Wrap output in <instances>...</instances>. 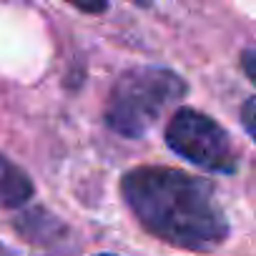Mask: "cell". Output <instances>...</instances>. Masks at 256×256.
<instances>
[{
	"label": "cell",
	"mask_w": 256,
	"mask_h": 256,
	"mask_svg": "<svg viewBox=\"0 0 256 256\" xmlns=\"http://www.w3.org/2000/svg\"><path fill=\"white\" fill-rule=\"evenodd\" d=\"M120 196L158 241L208 254L228 238V218L214 186L171 166H136L120 178Z\"/></svg>",
	"instance_id": "obj_1"
},
{
	"label": "cell",
	"mask_w": 256,
	"mask_h": 256,
	"mask_svg": "<svg viewBox=\"0 0 256 256\" xmlns=\"http://www.w3.org/2000/svg\"><path fill=\"white\" fill-rule=\"evenodd\" d=\"M188 83L166 66H134L123 70L106 100L103 120L123 138H144L168 106L186 98Z\"/></svg>",
	"instance_id": "obj_2"
},
{
	"label": "cell",
	"mask_w": 256,
	"mask_h": 256,
	"mask_svg": "<svg viewBox=\"0 0 256 256\" xmlns=\"http://www.w3.org/2000/svg\"><path fill=\"white\" fill-rule=\"evenodd\" d=\"M166 146L184 161L208 174H236L238 154L226 128L196 108H178L166 123Z\"/></svg>",
	"instance_id": "obj_3"
},
{
	"label": "cell",
	"mask_w": 256,
	"mask_h": 256,
	"mask_svg": "<svg viewBox=\"0 0 256 256\" xmlns=\"http://www.w3.org/2000/svg\"><path fill=\"white\" fill-rule=\"evenodd\" d=\"M36 188L30 176L0 154V208H18L33 198Z\"/></svg>",
	"instance_id": "obj_4"
},
{
	"label": "cell",
	"mask_w": 256,
	"mask_h": 256,
	"mask_svg": "<svg viewBox=\"0 0 256 256\" xmlns=\"http://www.w3.org/2000/svg\"><path fill=\"white\" fill-rule=\"evenodd\" d=\"M16 228L26 238H30V244H48V241L58 238L60 224H58V218H53L43 211H30L26 216H18Z\"/></svg>",
	"instance_id": "obj_5"
},
{
	"label": "cell",
	"mask_w": 256,
	"mask_h": 256,
	"mask_svg": "<svg viewBox=\"0 0 256 256\" xmlns=\"http://www.w3.org/2000/svg\"><path fill=\"white\" fill-rule=\"evenodd\" d=\"M241 126H244V131L256 141V98L244 100V106H241Z\"/></svg>",
	"instance_id": "obj_6"
},
{
	"label": "cell",
	"mask_w": 256,
	"mask_h": 256,
	"mask_svg": "<svg viewBox=\"0 0 256 256\" xmlns=\"http://www.w3.org/2000/svg\"><path fill=\"white\" fill-rule=\"evenodd\" d=\"M241 70H244L246 78L256 86V46L244 48V53H241Z\"/></svg>",
	"instance_id": "obj_7"
},
{
	"label": "cell",
	"mask_w": 256,
	"mask_h": 256,
	"mask_svg": "<svg viewBox=\"0 0 256 256\" xmlns=\"http://www.w3.org/2000/svg\"><path fill=\"white\" fill-rule=\"evenodd\" d=\"M76 10L80 13H88V16H100L108 10V3H93V6H76Z\"/></svg>",
	"instance_id": "obj_8"
},
{
	"label": "cell",
	"mask_w": 256,
	"mask_h": 256,
	"mask_svg": "<svg viewBox=\"0 0 256 256\" xmlns=\"http://www.w3.org/2000/svg\"><path fill=\"white\" fill-rule=\"evenodd\" d=\"M0 256H10V251H8V246L0 241Z\"/></svg>",
	"instance_id": "obj_9"
},
{
	"label": "cell",
	"mask_w": 256,
	"mask_h": 256,
	"mask_svg": "<svg viewBox=\"0 0 256 256\" xmlns=\"http://www.w3.org/2000/svg\"><path fill=\"white\" fill-rule=\"evenodd\" d=\"M96 256H118V254H96Z\"/></svg>",
	"instance_id": "obj_10"
}]
</instances>
